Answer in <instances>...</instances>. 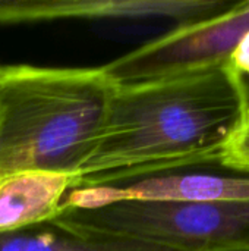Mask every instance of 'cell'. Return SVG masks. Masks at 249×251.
<instances>
[{"label": "cell", "mask_w": 249, "mask_h": 251, "mask_svg": "<svg viewBox=\"0 0 249 251\" xmlns=\"http://www.w3.org/2000/svg\"><path fill=\"white\" fill-rule=\"evenodd\" d=\"M248 110L230 59L156 81L116 87L103 129L76 184L219 165Z\"/></svg>", "instance_id": "cell-1"}, {"label": "cell", "mask_w": 249, "mask_h": 251, "mask_svg": "<svg viewBox=\"0 0 249 251\" xmlns=\"http://www.w3.org/2000/svg\"><path fill=\"white\" fill-rule=\"evenodd\" d=\"M114 91L103 68L0 65V178L29 169L76 175Z\"/></svg>", "instance_id": "cell-2"}, {"label": "cell", "mask_w": 249, "mask_h": 251, "mask_svg": "<svg viewBox=\"0 0 249 251\" xmlns=\"http://www.w3.org/2000/svg\"><path fill=\"white\" fill-rule=\"evenodd\" d=\"M54 222L181 251L249 246V204L245 203L122 201L97 209H66Z\"/></svg>", "instance_id": "cell-3"}, {"label": "cell", "mask_w": 249, "mask_h": 251, "mask_svg": "<svg viewBox=\"0 0 249 251\" xmlns=\"http://www.w3.org/2000/svg\"><path fill=\"white\" fill-rule=\"evenodd\" d=\"M229 0H0V25L62 19H170L176 26L229 10Z\"/></svg>", "instance_id": "cell-4"}, {"label": "cell", "mask_w": 249, "mask_h": 251, "mask_svg": "<svg viewBox=\"0 0 249 251\" xmlns=\"http://www.w3.org/2000/svg\"><path fill=\"white\" fill-rule=\"evenodd\" d=\"M103 204L142 203H245L249 204V175L181 168L132 174L107 181L98 188Z\"/></svg>", "instance_id": "cell-5"}, {"label": "cell", "mask_w": 249, "mask_h": 251, "mask_svg": "<svg viewBox=\"0 0 249 251\" xmlns=\"http://www.w3.org/2000/svg\"><path fill=\"white\" fill-rule=\"evenodd\" d=\"M76 175L53 171H19L0 178V234L53 222Z\"/></svg>", "instance_id": "cell-6"}, {"label": "cell", "mask_w": 249, "mask_h": 251, "mask_svg": "<svg viewBox=\"0 0 249 251\" xmlns=\"http://www.w3.org/2000/svg\"><path fill=\"white\" fill-rule=\"evenodd\" d=\"M0 251H181L157 244L113 238L47 222L0 234Z\"/></svg>", "instance_id": "cell-7"}, {"label": "cell", "mask_w": 249, "mask_h": 251, "mask_svg": "<svg viewBox=\"0 0 249 251\" xmlns=\"http://www.w3.org/2000/svg\"><path fill=\"white\" fill-rule=\"evenodd\" d=\"M219 166L249 175V128H241L225 144Z\"/></svg>", "instance_id": "cell-8"}, {"label": "cell", "mask_w": 249, "mask_h": 251, "mask_svg": "<svg viewBox=\"0 0 249 251\" xmlns=\"http://www.w3.org/2000/svg\"><path fill=\"white\" fill-rule=\"evenodd\" d=\"M229 59L242 76L249 78V31L238 41Z\"/></svg>", "instance_id": "cell-9"}, {"label": "cell", "mask_w": 249, "mask_h": 251, "mask_svg": "<svg viewBox=\"0 0 249 251\" xmlns=\"http://www.w3.org/2000/svg\"><path fill=\"white\" fill-rule=\"evenodd\" d=\"M216 251H249V246H239V247H229V249H223V250Z\"/></svg>", "instance_id": "cell-10"}, {"label": "cell", "mask_w": 249, "mask_h": 251, "mask_svg": "<svg viewBox=\"0 0 249 251\" xmlns=\"http://www.w3.org/2000/svg\"><path fill=\"white\" fill-rule=\"evenodd\" d=\"M242 81H244L245 94H247V101H248V107H249V78L248 76H242Z\"/></svg>", "instance_id": "cell-11"}, {"label": "cell", "mask_w": 249, "mask_h": 251, "mask_svg": "<svg viewBox=\"0 0 249 251\" xmlns=\"http://www.w3.org/2000/svg\"><path fill=\"white\" fill-rule=\"evenodd\" d=\"M244 126H247V128H249V107L248 110H247V116H245V121H244V124H242Z\"/></svg>", "instance_id": "cell-12"}]
</instances>
